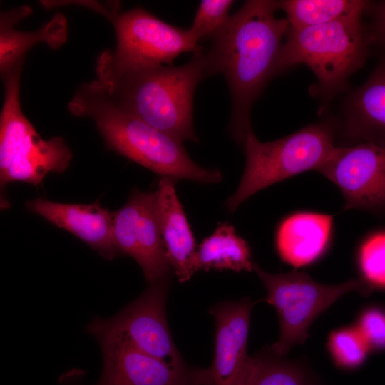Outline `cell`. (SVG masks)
<instances>
[{"label": "cell", "mask_w": 385, "mask_h": 385, "mask_svg": "<svg viewBox=\"0 0 385 385\" xmlns=\"http://www.w3.org/2000/svg\"><path fill=\"white\" fill-rule=\"evenodd\" d=\"M366 14H371L367 28L372 46L385 48V1H371Z\"/></svg>", "instance_id": "obj_26"}, {"label": "cell", "mask_w": 385, "mask_h": 385, "mask_svg": "<svg viewBox=\"0 0 385 385\" xmlns=\"http://www.w3.org/2000/svg\"><path fill=\"white\" fill-rule=\"evenodd\" d=\"M175 180L161 177L155 193L160 233L168 260L180 282L197 272L195 237L175 191Z\"/></svg>", "instance_id": "obj_15"}, {"label": "cell", "mask_w": 385, "mask_h": 385, "mask_svg": "<svg viewBox=\"0 0 385 385\" xmlns=\"http://www.w3.org/2000/svg\"><path fill=\"white\" fill-rule=\"evenodd\" d=\"M205 48L181 66L163 65L117 72L96 68L98 80L124 108L177 140L197 142L193 98L209 77Z\"/></svg>", "instance_id": "obj_3"}, {"label": "cell", "mask_w": 385, "mask_h": 385, "mask_svg": "<svg viewBox=\"0 0 385 385\" xmlns=\"http://www.w3.org/2000/svg\"><path fill=\"white\" fill-rule=\"evenodd\" d=\"M31 12L22 6L1 14L0 21V71L1 76L16 66L22 64L26 52L34 45L44 43L51 48L61 47L67 38V23L65 17L56 14L48 22L34 31H21L14 26Z\"/></svg>", "instance_id": "obj_18"}, {"label": "cell", "mask_w": 385, "mask_h": 385, "mask_svg": "<svg viewBox=\"0 0 385 385\" xmlns=\"http://www.w3.org/2000/svg\"><path fill=\"white\" fill-rule=\"evenodd\" d=\"M370 1L363 0H283L279 9L286 14L289 29H299L366 14Z\"/></svg>", "instance_id": "obj_20"}, {"label": "cell", "mask_w": 385, "mask_h": 385, "mask_svg": "<svg viewBox=\"0 0 385 385\" xmlns=\"http://www.w3.org/2000/svg\"><path fill=\"white\" fill-rule=\"evenodd\" d=\"M255 304L244 298L210 309L215 323L214 357L208 369H201L202 385H250L255 357L247 354V343Z\"/></svg>", "instance_id": "obj_13"}, {"label": "cell", "mask_w": 385, "mask_h": 385, "mask_svg": "<svg viewBox=\"0 0 385 385\" xmlns=\"http://www.w3.org/2000/svg\"><path fill=\"white\" fill-rule=\"evenodd\" d=\"M167 286V280L151 284L115 317L97 320L137 349L183 370L187 367L173 343L165 316Z\"/></svg>", "instance_id": "obj_12"}, {"label": "cell", "mask_w": 385, "mask_h": 385, "mask_svg": "<svg viewBox=\"0 0 385 385\" xmlns=\"http://www.w3.org/2000/svg\"><path fill=\"white\" fill-rule=\"evenodd\" d=\"M370 350L385 349V311L379 307L364 310L356 326Z\"/></svg>", "instance_id": "obj_25"}, {"label": "cell", "mask_w": 385, "mask_h": 385, "mask_svg": "<svg viewBox=\"0 0 385 385\" xmlns=\"http://www.w3.org/2000/svg\"><path fill=\"white\" fill-rule=\"evenodd\" d=\"M113 234L117 253L135 259L150 284L167 280L172 268L160 233L155 191L132 192L113 213Z\"/></svg>", "instance_id": "obj_10"}, {"label": "cell", "mask_w": 385, "mask_h": 385, "mask_svg": "<svg viewBox=\"0 0 385 385\" xmlns=\"http://www.w3.org/2000/svg\"><path fill=\"white\" fill-rule=\"evenodd\" d=\"M101 7L98 12L115 29L116 47L99 56L96 68L122 72L171 66L180 54L202 49L189 29L168 24L143 8L119 13L116 4Z\"/></svg>", "instance_id": "obj_7"}, {"label": "cell", "mask_w": 385, "mask_h": 385, "mask_svg": "<svg viewBox=\"0 0 385 385\" xmlns=\"http://www.w3.org/2000/svg\"><path fill=\"white\" fill-rule=\"evenodd\" d=\"M71 113L91 118L112 150L173 180L216 183L222 175L194 162L181 142L121 106L98 79L83 83L68 103Z\"/></svg>", "instance_id": "obj_2"}, {"label": "cell", "mask_w": 385, "mask_h": 385, "mask_svg": "<svg viewBox=\"0 0 385 385\" xmlns=\"http://www.w3.org/2000/svg\"><path fill=\"white\" fill-rule=\"evenodd\" d=\"M253 270L266 289V301L278 314L280 334L272 350L280 356L294 345L304 343L313 321L342 296L352 291L364 295L371 292L360 279L327 285L303 272L271 274L256 264Z\"/></svg>", "instance_id": "obj_8"}, {"label": "cell", "mask_w": 385, "mask_h": 385, "mask_svg": "<svg viewBox=\"0 0 385 385\" xmlns=\"http://www.w3.org/2000/svg\"><path fill=\"white\" fill-rule=\"evenodd\" d=\"M26 208L85 242L107 260L118 254L113 242V213L96 201L92 204H67L36 198Z\"/></svg>", "instance_id": "obj_14"}, {"label": "cell", "mask_w": 385, "mask_h": 385, "mask_svg": "<svg viewBox=\"0 0 385 385\" xmlns=\"http://www.w3.org/2000/svg\"><path fill=\"white\" fill-rule=\"evenodd\" d=\"M255 357L250 385H314L299 366L281 359L272 350Z\"/></svg>", "instance_id": "obj_21"}, {"label": "cell", "mask_w": 385, "mask_h": 385, "mask_svg": "<svg viewBox=\"0 0 385 385\" xmlns=\"http://www.w3.org/2000/svg\"><path fill=\"white\" fill-rule=\"evenodd\" d=\"M332 224L333 217L324 213L299 212L286 217L275 235L279 257L296 268L315 262L328 247Z\"/></svg>", "instance_id": "obj_17"}, {"label": "cell", "mask_w": 385, "mask_h": 385, "mask_svg": "<svg viewBox=\"0 0 385 385\" xmlns=\"http://www.w3.org/2000/svg\"><path fill=\"white\" fill-rule=\"evenodd\" d=\"M364 14L299 29H288L274 76L304 64L317 78L313 94L323 103L329 102L346 89L349 78L364 66L370 53L372 43L362 21Z\"/></svg>", "instance_id": "obj_4"}, {"label": "cell", "mask_w": 385, "mask_h": 385, "mask_svg": "<svg viewBox=\"0 0 385 385\" xmlns=\"http://www.w3.org/2000/svg\"><path fill=\"white\" fill-rule=\"evenodd\" d=\"M360 279L370 292L385 290V229L366 236L357 252Z\"/></svg>", "instance_id": "obj_22"}, {"label": "cell", "mask_w": 385, "mask_h": 385, "mask_svg": "<svg viewBox=\"0 0 385 385\" xmlns=\"http://www.w3.org/2000/svg\"><path fill=\"white\" fill-rule=\"evenodd\" d=\"M195 264L197 272L213 269L237 272H251L255 265L248 243L227 222L219 223L197 247Z\"/></svg>", "instance_id": "obj_19"}, {"label": "cell", "mask_w": 385, "mask_h": 385, "mask_svg": "<svg viewBox=\"0 0 385 385\" xmlns=\"http://www.w3.org/2000/svg\"><path fill=\"white\" fill-rule=\"evenodd\" d=\"M319 172L339 188L344 210L385 212V142L337 146Z\"/></svg>", "instance_id": "obj_9"}, {"label": "cell", "mask_w": 385, "mask_h": 385, "mask_svg": "<svg viewBox=\"0 0 385 385\" xmlns=\"http://www.w3.org/2000/svg\"><path fill=\"white\" fill-rule=\"evenodd\" d=\"M22 65L2 77L4 98L0 117V181L38 186L49 173H63L72 153L61 137L44 140L22 112L20 74Z\"/></svg>", "instance_id": "obj_6"}, {"label": "cell", "mask_w": 385, "mask_h": 385, "mask_svg": "<svg viewBox=\"0 0 385 385\" xmlns=\"http://www.w3.org/2000/svg\"><path fill=\"white\" fill-rule=\"evenodd\" d=\"M88 332L98 340L103 356L99 385H202L201 369L179 370L132 345L95 319Z\"/></svg>", "instance_id": "obj_11"}, {"label": "cell", "mask_w": 385, "mask_h": 385, "mask_svg": "<svg viewBox=\"0 0 385 385\" xmlns=\"http://www.w3.org/2000/svg\"><path fill=\"white\" fill-rule=\"evenodd\" d=\"M327 346L334 362L345 369L361 366L371 351L356 327L332 331Z\"/></svg>", "instance_id": "obj_23"}, {"label": "cell", "mask_w": 385, "mask_h": 385, "mask_svg": "<svg viewBox=\"0 0 385 385\" xmlns=\"http://www.w3.org/2000/svg\"><path fill=\"white\" fill-rule=\"evenodd\" d=\"M337 125L333 120L312 123L282 138L261 142L252 129L246 134L245 170L235 193L225 202L234 212L258 191L303 172L317 171L337 146Z\"/></svg>", "instance_id": "obj_5"}, {"label": "cell", "mask_w": 385, "mask_h": 385, "mask_svg": "<svg viewBox=\"0 0 385 385\" xmlns=\"http://www.w3.org/2000/svg\"><path fill=\"white\" fill-rule=\"evenodd\" d=\"M232 0H202L200 1L189 30L199 42L212 39L227 24L231 15Z\"/></svg>", "instance_id": "obj_24"}, {"label": "cell", "mask_w": 385, "mask_h": 385, "mask_svg": "<svg viewBox=\"0 0 385 385\" xmlns=\"http://www.w3.org/2000/svg\"><path fill=\"white\" fill-rule=\"evenodd\" d=\"M339 126L352 143L385 142V53L366 81L346 98Z\"/></svg>", "instance_id": "obj_16"}, {"label": "cell", "mask_w": 385, "mask_h": 385, "mask_svg": "<svg viewBox=\"0 0 385 385\" xmlns=\"http://www.w3.org/2000/svg\"><path fill=\"white\" fill-rule=\"evenodd\" d=\"M278 1L249 0L232 15L204 50L210 76L224 75L232 99L230 133L242 145L250 124L251 108L270 80L284 37L286 18H277Z\"/></svg>", "instance_id": "obj_1"}]
</instances>
